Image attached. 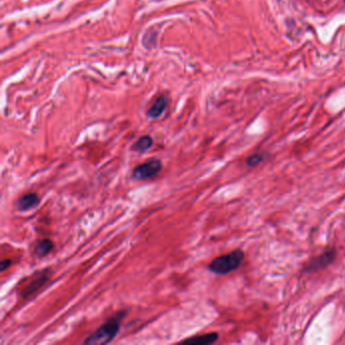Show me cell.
<instances>
[{
    "mask_svg": "<svg viewBox=\"0 0 345 345\" xmlns=\"http://www.w3.org/2000/svg\"><path fill=\"white\" fill-rule=\"evenodd\" d=\"M40 203L41 200L38 193L31 192L18 198L15 202V208L19 212H28L36 209L40 205Z\"/></svg>",
    "mask_w": 345,
    "mask_h": 345,
    "instance_id": "6",
    "label": "cell"
},
{
    "mask_svg": "<svg viewBox=\"0 0 345 345\" xmlns=\"http://www.w3.org/2000/svg\"><path fill=\"white\" fill-rule=\"evenodd\" d=\"M162 170V162L157 158H151L148 161L136 166L132 172V177L136 181H144L157 176Z\"/></svg>",
    "mask_w": 345,
    "mask_h": 345,
    "instance_id": "3",
    "label": "cell"
},
{
    "mask_svg": "<svg viewBox=\"0 0 345 345\" xmlns=\"http://www.w3.org/2000/svg\"><path fill=\"white\" fill-rule=\"evenodd\" d=\"M243 260V251L240 249H236L228 254L215 258L209 264V270L215 274L225 275L238 268Z\"/></svg>",
    "mask_w": 345,
    "mask_h": 345,
    "instance_id": "2",
    "label": "cell"
},
{
    "mask_svg": "<svg viewBox=\"0 0 345 345\" xmlns=\"http://www.w3.org/2000/svg\"><path fill=\"white\" fill-rule=\"evenodd\" d=\"M218 339H219V334L217 332H211L203 335L190 337L188 339L182 340L181 343L190 344V345H208V344L215 343L216 341H218Z\"/></svg>",
    "mask_w": 345,
    "mask_h": 345,
    "instance_id": "7",
    "label": "cell"
},
{
    "mask_svg": "<svg viewBox=\"0 0 345 345\" xmlns=\"http://www.w3.org/2000/svg\"><path fill=\"white\" fill-rule=\"evenodd\" d=\"M168 105V99L165 96L158 97L154 103L151 105L150 109L147 112V116L150 119H158L160 118L163 113L165 112L166 107Z\"/></svg>",
    "mask_w": 345,
    "mask_h": 345,
    "instance_id": "8",
    "label": "cell"
},
{
    "mask_svg": "<svg viewBox=\"0 0 345 345\" xmlns=\"http://www.w3.org/2000/svg\"><path fill=\"white\" fill-rule=\"evenodd\" d=\"M54 249V243L51 239H42L37 241L34 246V254L38 257H45Z\"/></svg>",
    "mask_w": 345,
    "mask_h": 345,
    "instance_id": "9",
    "label": "cell"
},
{
    "mask_svg": "<svg viewBox=\"0 0 345 345\" xmlns=\"http://www.w3.org/2000/svg\"><path fill=\"white\" fill-rule=\"evenodd\" d=\"M152 146H153L152 137L146 135V136H142L141 138H139L136 141V143L132 147V150L134 151V152L145 153L146 151H148Z\"/></svg>",
    "mask_w": 345,
    "mask_h": 345,
    "instance_id": "10",
    "label": "cell"
},
{
    "mask_svg": "<svg viewBox=\"0 0 345 345\" xmlns=\"http://www.w3.org/2000/svg\"><path fill=\"white\" fill-rule=\"evenodd\" d=\"M51 269L45 268L43 270L37 271L34 275H32L30 282L24 286V288L20 290L19 294L23 299H28L31 296L38 293L43 287H45L51 277Z\"/></svg>",
    "mask_w": 345,
    "mask_h": 345,
    "instance_id": "4",
    "label": "cell"
},
{
    "mask_svg": "<svg viewBox=\"0 0 345 345\" xmlns=\"http://www.w3.org/2000/svg\"><path fill=\"white\" fill-rule=\"evenodd\" d=\"M11 265V260L10 259H4L1 262H0V271L4 272L5 270H7Z\"/></svg>",
    "mask_w": 345,
    "mask_h": 345,
    "instance_id": "12",
    "label": "cell"
},
{
    "mask_svg": "<svg viewBox=\"0 0 345 345\" xmlns=\"http://www.w3.org/2000/svg\"><path fill=\"white\" fill-rule=\"evenodd\" d=\"M126 316V312H119L99 326L92 334L84 340V344L102 345L112 342L121 330L122 319Z\"/></svg>",
    "mask_w": 345,
    "mask_h": 345,
    "instance_id": "1",
    "label": "cell"
},
{
    "mask_svg": "<svg viewBox=\"0 0 345 345\" xmlns=\"http://www.w3.org/2000/svg\"><path fill=\"white\" fill-rule=\"evenodd\" d=\"M265 158H266V155L264 153H255L247 158L246 164L249 167H254L262 163L265 160Z\"/></svg>",
    "mask_w": 345,
    "mask_h": 345,
    "instance_id": "11",
    "label": "cell"
},
{
    "mask_svg": "<svg viewBox=\"0 0 345 345\" xmlns=\"http://www.w3.org/2000/svg\"><path fill=\"white\" fill-rule=\"evenodd\" d=\"M336 258V250L335 249H327L322 254L314 257L305 266L304 270L306 272H316L325 268L329 264H331Z\"/></svg>",
    "mask_w": 345,
    "mask_h": 345,
    "instance_id": "5",
    "label": "cell"
}]
</instances>
